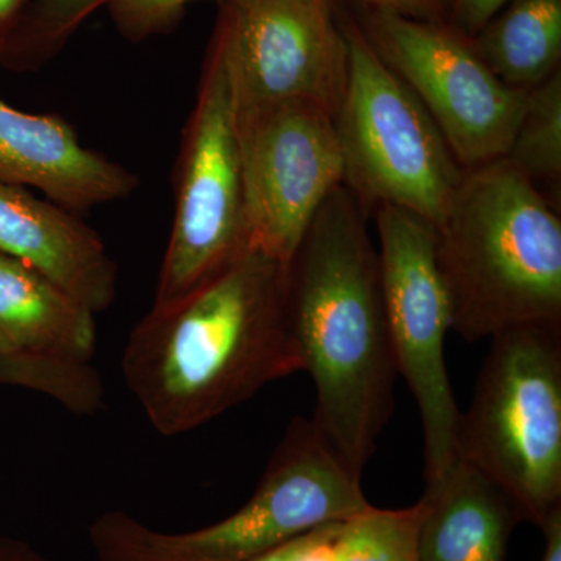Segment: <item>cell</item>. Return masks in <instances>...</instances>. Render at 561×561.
<instances>
[{"label":"cell","mask_w":561,"mask_h":561,"mask_svg":"<svg viewBox=\"0 0 561 561\" xmlns=\"http://www.w3.org/2000/svg\"><path fill=\"white\" fill-rule=\"evenodd\" d=\"M370 216L342 184L284 265L287 321L316 387L312 423L359 478L393 415L398 378Z\"/></svg>","instance_id":"6da1fadb"},{"label":"cell","mask_w":561,"mask_h":561,"mask_svg":"<svg viewBox=\"0 0 561 561\" xmlns=\"http://www.w3.org/2000/svg\"><path fill=\"white\" fill-rule=\"evenodd\" d=\"M302 371L284 306V265L249 251L197 289L153 305L122 353L151 427L176 437Z\"/></svg>","instance_id":"7a4b0ae2"},{"label":"cell","mask_w":561,"mask_h":561,"mask_svg":"<svg viewBox=\"0 0 561 561\" xmlns=\"http://www.w3.org/2000/svg\"><path fill=\"white\" fill-rule=\"evenodd\" d=\"M435 232L451 331L463 341L561 327V219L505 158L465 169Z\"/></svg>","instance_id":"3957f363"},{"label":"cell","mask_w":561,"mask_h":561,"mask_svg":"<svg viewBox=\"0 0 561 561\" xmlns=\"http://www.w3.org/2000/svg\"><path fill=\"white\" fill-rule=\"evenodd\" d=\"M370 507L359 476L312 420L295 419L253 496L221 522L169 534L111 511L92 522L88 538L98 561H251L305 531L346 522Z\"/></svg>","instance_id":"277c9868"},{"label":"cell","mask_w":561,"mask_h":561,"mask_svg":"<svg viewBox=\"0 0 561 561\" xmlns=\"http://www.w3.org/2000/svg\"><path fill=\"white\" fill-rule=\"evenodd\" d=\"M490 341L460 415L457 459L541 527L561 507V327L526 324Z\"/></svg>","instance_id":"5b68a950"},{"label":"cell","mask_w":561,"mask_h":561,"mask_svg":"<svg viewBox=\"0 0 561 561\" xmlns=\"http://www.w3.org/2000/svg\"><path fill=\"white\" fill-rule=\"evenodd\" d=\"M346 80L334 114L343 184L373 213L391 205L437 227L465 169L413 92L378 57L357 21L342 22Z\"/></svg>","instance_id":"8992f818"},{"label":"cell","mask_w":561,"mask_h":561,"mask_svg":"<svg viewBox=\"0 0 561 561\" xmlns=\"http://www.w3.org/2000/svg\"><path fill=\"white\" fill-rule=\"evenodd\" d=\"M175 208L153 305H168L251 250L243 213L238 108L227 57L210 39L173 171Z\"/></svg>","instance_id":"52a82bcc"},{"label":"cell","mask_w":561,"mask_h":561,"mask_svg":"<svg viewBox=\"0 0 561 561\" xmlns=\"http://www.w3.org/2000/svg\"><path fill=\"white\" fill-rule=\"evenodd\" d=\"M371 214L394 362L419 408L430 483L457 460L461 415L446 368L451 308L437 264V232L430 220L398 206H378Z\"/></svg>","instance_id":"ba28073f"},{"label":"cell","mask_w":561,"mask_h":561,"mask_svg":"<svg viewBox=\"0 0 561 561\" xmlns=\"http://www.w3.org/2000/svg\"><path fill=\"white\" fill-rule=\"evenodd\" d=\"M357 24L373 50L427 111L461 168L507 154L529 90L497 79L470 36L448 22L367 9Z\"/></svg>","instance_id":"9c48e42d"},{"label":"cell","mask_w":561,"mask_h":561,"mask_svg":"<svg viewBox=\"0 0 561 561\" xmlns=\"http://www.w3.org/2000/svg\"><path fill=\"white\" fill-rule=\"evenodd\" d=\"M337 0H220V44L238 111L316 106L334 117L346 80Z\"/></svg>","instance_id":"30bf717a"},{"label":"cell","mask_w":561,"mask_h":561,"mask_svg":"<svg viewBox=\"0 0 561 561\" xmlns=\"http://www.w3.org/2000/svg\"><path fill=\"white\" fill-rule=\"evenodd\" d=\"M238 138L251 250L286 265L343 184L334 117L308 105L238 111Z\"/></svg>","instance_id":"8fae6325"},{"label":"cell","mask_w":561,"mask_h":561,"mask_svg":"<svg viewBox=\"0 0 561 561\" xmlns=\"http://www.w3.org/2000/svg\"><path fill=\"white\" fill-rule=\"evenodd\" d=\"M0 181L33 187L73 214L125 201L139 187L135 172L88 149L61 117L24 113L2 99Z\"/></svg>","instance_id":"7c38bea8"},{"label":"cell","mask_w":561,"mask_h":561,"mask_svg":"<svg viewBox=\"0 0 561 561\" xmlns=\"http://www.w3.org/2000/svg\"><path fill=\"white\" fill-rule=\"evenodd\" d=\"M0 253L43 273L98 316L117 298L119 268L79 214L0 181Z\"/></svg>","instance_id":"4fadbf2b"},{"label":"cell","mask_w":561,"mask_h":561,"mask_svg":"<svg viewBox=\"0 0 561 561\" xmlns=\"http://www.w3.org/2000/svg\"><path fill=\"white\" fill-rule=\"evenodd\" d=\"M420 561H507L512 531L524 522L512 497L457 459L420 500Z\"/></svg>","instance_id":"5bb4252c"},{"label":"cell","mask_w":561,"mask_h":561,"mask_svg":"<svg viewBox=\"0 0 561 561\" xmlns=\"http://www.w3.org/2000/svg\"><path fill=\"white\" fill-rule=\"evenodd\" d=\"M95 313L54 280L0 253V351L92 364Z\"/></svg>","instance_id":"9a60e30c"},{"label":"cell","mask_w":561,"mask_h":561,"mask_svg":"<svg viewBox=\"0 0 561 561\" xmlns=\"http://www.w3.org/2000/svg\"><path fill=\"white\" fill-rule=\"evenodd\" d=\"M491 72L530 90L561 62V0H511L471 38Z\"/></svg>","instance_id":"2e32d148"},{"label":"cell","mask_w":561,"mask_h":561,"mask_svg":"<svg viewBox=\"0 0 561 561\" xmlns=\"http://www.w3.org/2000/svg\"><path fill=\"white\" fill-rule=\"evenodd\" d=\"M505 160L556 205L561 186V69L530 88Z\"/></svg>","instance_id":"e0dca14e"},{"label":"cell","mask_w":561,"mask_h":561,"mask_svg":"<svg viewBox=\"0 0 561 561\" xmlns=\"http://www.w3.org/2000/svg\"><path fill=\"white\" fill-rule=\"evenodd\" d=\"M0 386L35 391L77 416H94L106 409V387L92 364L0 351Z\"/></svg>","instance_id":"ac0fdd59"},{"label":"cell","mask_w":561,"mask_h":561,"mask_svg":"<svg viewBox=\"0 0 561 561\" xmlns=\"http://www.w3.org/2000/svg\"><path fill=\"white\" fill-rule=\"evenodd\" d=\"M110 0H28L0 62L18 72L47 65L95 10Z\"/></svg>","instance_id":"d6986e66"},{"label":"cell","mask_w":561,"mask_h":561,"mask_svg":"<svg viewBox=\"0 0 561 561\" xmlns=\"http://www.w3.org/2000/svg\"><path fill=\"white\" fill-rule=\"evenodd\" d=\"M420 501L400 511L371 507L342 523L332 561H420Z\"/></svg>","instance_id":"ffe728a7"},{"label":"cell","mask_w":561,"mask_h":561,"mask_svg":"<svg viewBox=\"0 0 561 561\" xmlns=\"http://www.w3.org/2000/svg\"><path fill=\"white\" fill-rule=\"evenodd\" d=\"M194 0H110L113 24L125 39L139 43L176 27Z\"/></svg>","instance_id":"44dd1931"},{"label":"cell","mask_w":561,"mask_h":561,"mask_svg":"<svg viewBox=\"0 0 561 561\" xmlns=\"http://www.w3.org/2000/svg\"><path fill=\"white\" fill-rule=\"evenodd\" d=\"M342 523L324 524L305 531L251 561H332Z\"/></svg>","instance_id":"7402d4cb"},{"label":"cell","mask_w":561,"mask_h":561,"mask_svg":"<svg viewBox=\"0 0 561 561\" xmlns=\"http://www.w3.org/2000/svg\"><path fill=\"white\" fill-rule=\"evenodd\" d=\"M367 10L387 11L409 20L448 22L453 0H359Z\"/></svg>","instance_id":"603a6c76"},{"label":"cell","mask_w":561,"mask_h":561,"mask_svg":"<svg viewBox=\"0 0 561 561\" xmlns=\"http://www.w3.org/2000/svg\"><path fill=\"white\" fill-rule=\"evenodd\" d=\"M508 2L511 0H453L448 24L472 38Z\"/></svg>","instance_id":"cb8c5ba5"},{"label":"cell","mask_w":561,"mask_h":561,"mask_svg":"<svg viewBox=\"0 0 561 561\" xmlns=\"http://www.w3.org/2000/svg\"><path fill=\"white\" fill-rule=\"evenodd\" d=\"M0 561H54L31 542L16 537H0Z\"/></svg>","instance_id":"d4e9b609"},{"label":"cell","mask_w":561,"mask_h":561,"mask_svg":"<svg viewBox=\"0 0 561 561\" xmlns=\"http://www.w3.org/2000/svg\"><path fill=\"white\" fill-rule=\"evenodd\" d=\"M541 530L546 541L541 561H561V507L548 516Z\"/></svg>","instance_id":"484cf974"},{"label":"cell","mask_w":561,"mask_h":561,"mask_svg":"<svg viewBox=\"0 0 561 561\" xmlns=\"http://www.w3.org/2000/svg\"><path fill=\"white\" fill-rule=\"evenodd\" d=\"M28 0H0V54L16 27Z\"/></svg>","instance_id":"4316f807"}]
</instances>
